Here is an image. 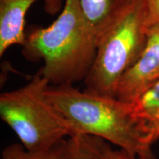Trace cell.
I'll return each instance as SVG.
<instances>
[{
    "label": "cell",
    "instance_id": "1",
    "mask_svg": "<svg viewBox=\"0 0 159 159\" xmlns=\"http://www.w3.org/2000/svg\"><path fill=\"white\" fill-rule=\"evenodd\" d=\"M97 41L79 0H65L62 12L54 22L27 35L22 55L32 62L43 61L37 73L48 80L49 85H73L84 80L90 71Z\"/></svg>",
    "mask_w": 159,
    "mask_h": 159
},
{
    "label": "cell",
    "instance_id": "2",
    "mask_svg": "<svg viewBox=\"0 0 159 159\" xmlns=\"http://www.w3.org/2000/svg\"><path fill=\"white\" fill-rule=\"evenodd\" d=\"M45 94L69 122L71 136L99 137L139 158L156 159L135 122L132 104L81 91L73 85H49Z\"/></svg>",
    "mask_w": 159,
    "mask_h": 159
},
{
    "label": "cell",
    "instance_id": "3",
    "mask_svg": "<svg viewBox=\"0 0 159 159\" xmlns=\"http://www.w3.org/2000/svg\"><path fill=\"white\" fill-rule=\"evenodd\" d=\"M147 17L148 0H131L99 35L94 63L83 80V91L115 97L121 77L136 62L146 47Z\"/></svg>",
    "mask_w": 159,
    "mask_h": 159
},
{
    "label": "cell",
    "instance_id": "4",
    "mask_svg": "<svg viewBox=\"0 0 159 159\" xmlns=\"http://www.w3.org/2000/svg\"><path fill=\"white\" fill-rule=\"evenodd\" d=\"M48 80L37 73L30 81L0 95V116L27 150H41L71 136L69 122L47 99Z\"/></svg>",
    "mask_w": 159,
    "mask_h": 159
},
{
    "label": "cell",
    "instance_id": "5",
    "mask_svg": "<svg viewBox=\"0 0 159 159\" xmlns=\"http://www.w3.org/2000/svg\"><path fill=\"white\" fill-rule=\"evenodd\" d=\"M142 54L119 80L115 97L134 104L159 82V30L148 33Z\"/></svg>",
    "mask_w": 159,
    "mask_h": 159
},
{
    "label": "cell",
    "instance_id": "6",
    "mask_svg": "<svg viewBox=\"0 0 159 159\" xmlns=\"http://www.w3.org/2000/svg\"><path fill=\"white\" fill-rule=\"evenodd\" d=\"M37 0H0V56L13 45L23 47L27 40L25 17Z\"/></svg>",
    "mask_w": 159,
    "mask_h": 159
},
{
    "label": "cell",
    "instance_id": "7",
    "mask_svg": "<svg viewBox=\"0 0 159 159\" xmlns=\"http://www.w3.org/2000/svg\"><path fill=\"white\" fill-rule=\"evenodd\" d=\"M132 114L148 144L159 139V82L132 104Z\"/></svg>",
    "mask_w": 159,
    "mask_h": 159
},
{
    "label": "cell",
    "instance_id": "8",
    "mask_svg": "<svg viewBox=\"0 0 159 159\" xmlns=\"http://www.w3.org/2000/svg\"><path fill=\"white\" fill-rule=\"evenodd\" d=\"M81 149V134L62 139L49 148L27 150L23 145L13 144L2 152V159H77Z\"/></svg>",
    "mask_w": 159,
    "mask_h": 159
},
{
    "label": "cell",
    "instance_id": "9",
    "mask_svg": "<svg viewBox=\"0 0 159 159\" xmlns=\"http://www.w3.org/2000/svg\"><path fill=\"white\" fill-rule=\"evenodd\" d=\"M131 0H79L87 22L97 39L116 20Z\"/></svg>",
    "mask_w": 159,
    "mask_h": 159
},
{
    "label": "cell",
    "instance_id": "10",
    "mask_svg": "<svg viewBox=\"0 0 159 159\" xmlns=\"http://www.w3.org/2000/svg\"><path fill=\"white\" fill-rule=\"evenodd\" d=\"M87 146L92 159H142L122 150H114L106 141L99 137L85 135Z\"/></svg>",
    "mask_w": 159,
    "mask_h": 159
},
{
    "label": "cell",
    "instance_id": "11",
    "mask_svg": "<svg viewBox=\"0 0 159 159\" xmlns=\"http://www.w3.org/2000/svg\"><path fill=\"white\" fill-rule=\"evenodd\" d=\"M146 30L148 33L159 30V0H148Z\"/></svg>",
    "mask_w": 159,
    "mask_h": 159
},
{
    "label": "cell",
    "instance_id": "12",
    "mask_svg": "<svg viewBox=\"0 0 159 159\" xmlns=\"http://www.w3.org/2000/svg\"><path fill=\"white\" fill-rule=\"evenodd\" d=\"M63 0H43V8L46 13L54 16L63 7Z\"/></svg>",
    "mask_w": 159,
    "mask_h": 159
},
{
    "label": "cell",
    "instance_id": "13",
    "mask_svg": "<svg viewBox=\"0 0 159 159\" xmlns=\"http://www.w3.org/2000/svg\"><path fill=\"white\" fill-rule=\"evenodd\" d=\"M77 159H92L90 151L87 146L85 135H81V149Z\"/></svg>",
    "mask_w": 159,
    "mask_h": 159
}]
</instances>
